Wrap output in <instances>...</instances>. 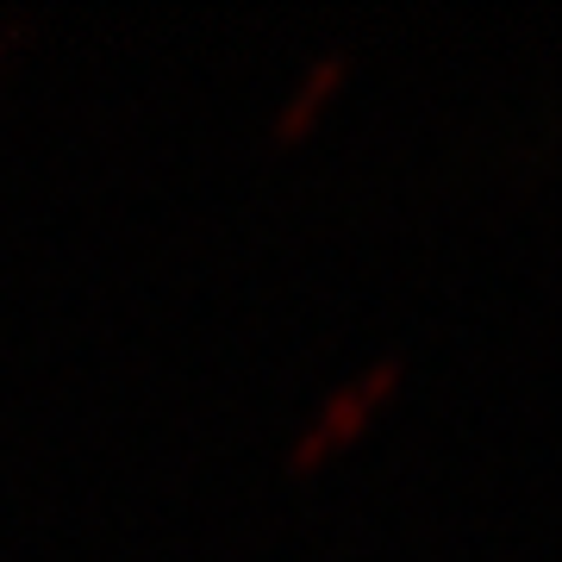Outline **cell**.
<instances>
[{
	"instance_id": "6da1fadb",
	"label": "cell",
	"mask_w": 562,
	"mask_h": 562,
	"mask_svg": "<svg viewBox=\"0 0 562 562\" xmlns=\"http://www.w3.org/2000/svg\"><path fill=\"white\" fill-rule=\"evenodd\" d=\"M394 382H401V357H382L375 369H369V375H362V382L338 387V394H331V401L319 406V419H313V425L301 431V438H294L288 462H294V469H306V462L319 457L325 443H331V438H344V431H350V425H357L362 413H369V406L382 401V394H387Z\"/></svg>"
},
{
	"instance_id": "7a4b0ae2",
	"label": "cell",
	"mask_w": 562,
	"mask_h": 562,
	"mask_svg": "<svg viewBox=\"0 0 562 562\" xmlns=\"http://www.w3.org/2000/svg\"><path fill=\"white\" fill-rule=\"evenodd\" d=\"M338 76H344V50H319V63H313V69H306V81L294 88V101L276 113V138H294V132L319 113V101L331 94V81H338Z\"/></svg>"
}]
</instances>
